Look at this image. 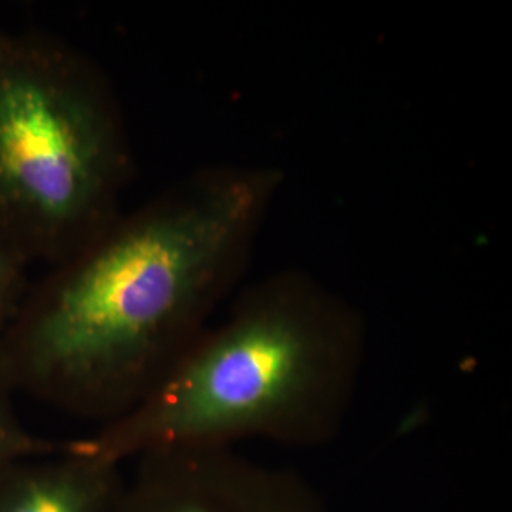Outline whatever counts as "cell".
Returning <instances> with one entry per match:
<instances>
[{
  "mask_svg": "<svg viewBox=\"0 0 512 512\" xmlns=\"http://www.w3.org/2000/svg\"><path fill=\"white\" fill-rule=\"evenodd\" d=\"M279 181L272 168H202L47 266L0 333L10 387L101 426L140 406L200 338Z\"/></svg>",
  "mask_w": 512,
  "mask_h": 512,
  "instance_id": "6da1fadb",
  "label": "cell"
},
{
  "mask_svg": "<svg viewBox=\"0 0 512 512\" xmlns=\"http://www.w3.org/2000/svg\"><path fill=\"white\" fill-rule=\"evenodd\" d=\"M131 168L103 70L57 37L0 26V237L32 265L63 261L123 211Z\"/></svg>",
  "mask_w": 512,
  "mask_h": 512,
  "instance_id": "7a4b0ae2",
  "label": "cell"
},
{
  "mask_svg": "<svg viewBox=\"0 0 512 512\" xmlns=\"http://www.w3.org/2000/svg\"><path fill=\"white\" fill-rule=\"evenodd\" d=\"M306 369L308 340L284 299L254 296L198 338L140 406L72 444L117 464L158 448L212 446L278 416Z\"/></svg>",
  "mask_w": 512,
  "mask_h": 512,
  "instance_id": "3957f363",
  "label": "cell"
},
{
  "mask_svg": "<svg viewBox=\"0 0 512 512\" xmlns=\"http://www.w3.org/2000/svg\"><path fill=\"white\" fill-rule=\"evenodd\" d=\"M136 461L114 512H274L261 484L220 466L208 446L158 448Z\"/></svg>",
  "mask_w": 512,
  "mask_h": 512,
  "instance_id": "277c9868",
  "label": "cell"
},
{
  "mask_svg": "<svg viewBox=\"0 0 512 512\" xmlns=\"http://www.w3.org/2000/svg\"><path fill=\"white\" fill-rule=\"evenodd\" d=\"M124 483L121 464L67 443L0 476V512H114Z\"/></svg>",
  "mask_w": 512,
  "mask_h": 512,
  "instance_id": "5b68a950",
  "label": "cell"
},
{
  "mask_svg": "<svg viewBox=\"0 0 512 512\" xmlns=\"http://www.w3.org/2000/svg\"><path fill=\"white\" fill-rule=\"evenodd\" d=\"M12 392L15 390L0 369V476L20 461L50 456L67 446H57L30 433L16 414Z\"/></svg>",
  "mask_w": 512,
  "mask_h": 512,
  "instance_id": "8992f818",
  "label": "cell"
},
{
  "mask_svg": "<svg viewBox=\"0 0 512 512\" xmlns=\"http://www.w3.org/2000/svg\"><path fill=\"white\" fill-rule=\"evenodd\" d=\"M30 265L18 249L0 237V333L8 328L25 299Z\"/></svg>",
  "mask_w": 512,
  "mask_h": 512,
  "instance_id": "52a82bcc",
  "label": "cell"
}]
</instances>
